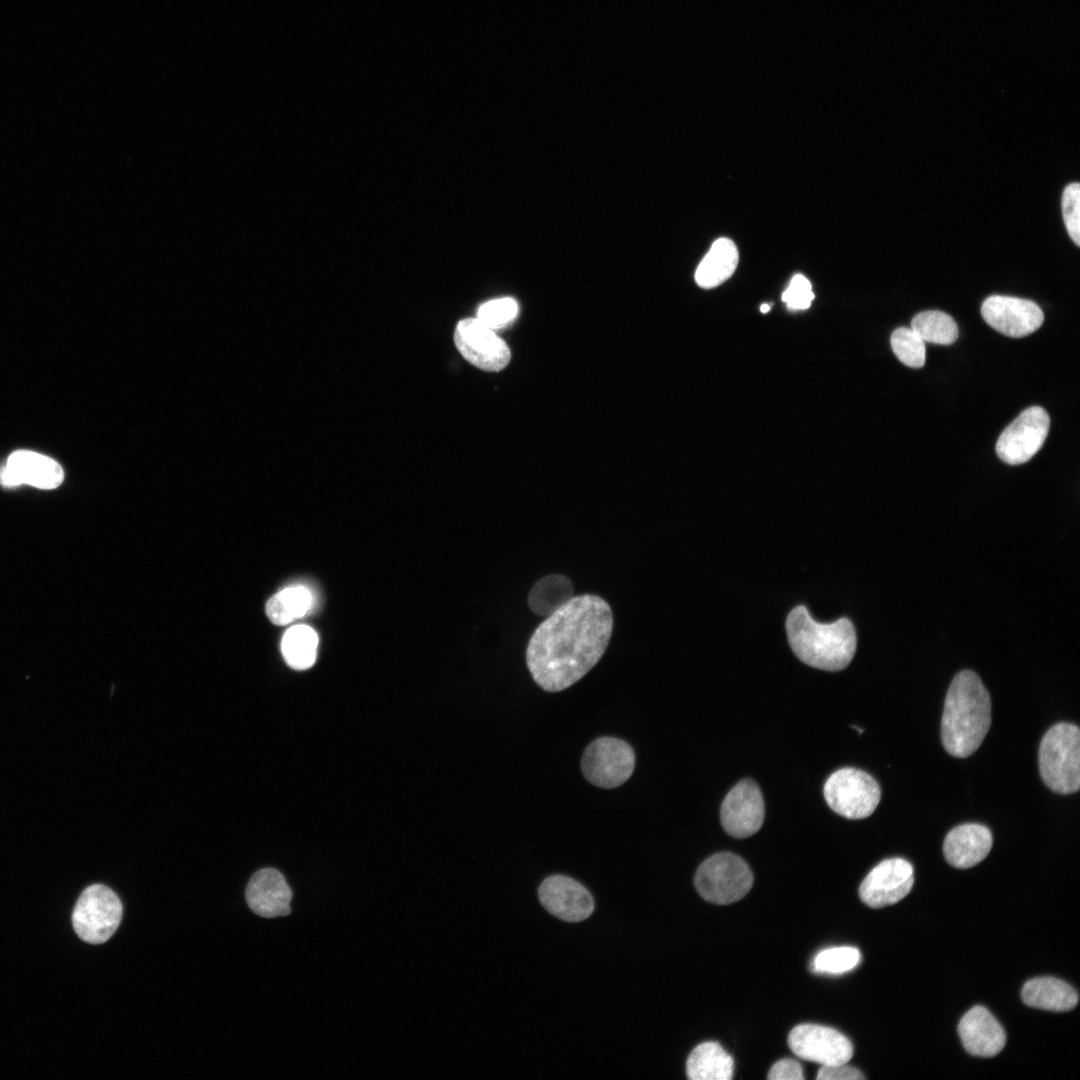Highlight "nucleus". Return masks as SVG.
<instances>
[{"label":"nucleus","mask_w":1080,"mask_h":1080,"mask_svg":"<svg viewBox=\"0 0 1080 1080\" xmlns=\"http://www.w3.org/2000/svg\"><path fill=\"white\" fill-rule=\"evenodd\" d=\"M612 629V610L603 598L573 596L530 637L526 662L533 680L548 692L572 686L601 659Z\"/></svg>","instance_id":"f257e3e1"},{"label":"nucleus","mask_w":1080,"mask_h":1080,"mask_svg":"<svg viewBox=\"0 0 1080 1080\" xmlns=\"http://www.w3.org/2000/svg\"><path fill=\"white\" fill-rule=\"evenodd\" d=\"M1063 221L1071 240L1080 245V184L1078 182L1068 184L1062 193L1061 200Z\"/></svg>","instance_id":"c756f323"},{"label":"nucleus","mask_w":1080,"mask_h":1080,"mask_svg":"<svg viewBox=\"0 0 1080 1080\" xmlns=\"http://www.w3.org/2000/svg\"><path fill=\"white\" fill-rule=\"evenodd\" d=\"M518 312V305L512 298L505 297L490 300L482 304L477 310V319L494 330L506 327L511 323Z\"/></svg>","instance_id":"c85d7f7f"},{"label":"nucleus","mask_w":1080,"mask_h":1080,"mask_svg":"<svg viewBox=\"0 0 1080 1080\" xmlns=\"http://www.w3.org/2000/svg\"><path fill=\"white\" fill-rule=\"evenodd\" d=\"M860 959V952L855 947H832L814 957L811 969L816 973L841 974L854 969Z\"/></svg>","instance_id":"cd10ccee"},{"label":"nucleus","mask_w":1080,"mask_h":1080,"mask_svg":"<svg viewBox=\"0 0 1080 1080\" xmlns=\"http://www.w3.org/2000/svg\"><path fill=\"white\" fill-rule=\"evenodd\" d=\"M786 631L794 654L817 669L842 670L849 665L856 651V632L847 618L819 623L805 606H798L786 619Z\"/></svg>","instance_id":"7ed1b4c3"},{"label":"nucleus","mask_w":1080,"mask_h":1080,"mask_svg":"<svg viewBox=\"0 0 1080 1080\" xmlns=\"http://www.w3.org/2000/svg\"><path fill=\"white\" fill-rule=\"evenodd\" d=\"M318 642V635L310 626H292L285 632L281 641L284 660L296 670L310 668L317 657Z\"/></svg>","instance_id":"393cba45"},{"label":"nucleus","mask_w":1080,"mask_h":1080,"mask_svg":"<svg viewBox=\"0 0 1080 1080\" xmlns=\"http://www.w3.org/2000/svg\"><path fill=\"white\" fill-rule=\"evenodd\" d=\"M818 1080H859L863 1074L856 1068L845 1064L821 1065L816 1076Z\"/></svg>","instance_id":"2f4dec72"},{"label":"nucleus","mask_w":1080,"mask_h":1080,"mask_svg":"<svg viewBox=\"0 0 1080 1080\" xmlns=\"http://www.w3.org/2000/svg\"><path fill=\"white\" fill-rule=\"evenodd\" d=\"M63 479V469L55 460L29 450L13 452L0 470V482L6 487L27 484L40 489H54Z\"/></svg>","instance_id":"dca6fc26"},{"label":"nucleus","mask_w":1080,"mask_h":1080,"mask_svg":"<svg viewBox=\"0 0 1080 1080\" xmlns=\"http://www.w3.org/2000/svg\"><path fill=\"white\" fill-rule=\"evenodd\" d=\"M914 883L913 867L903 858H889L877 864L859 887L861 900L871 908H882L903 899Z\"/></svg>","instance_id":"4468645a"},{"label":"nucleus","mask_w":1080,"mask_h":1080,"mask_svg":"<svg viewBox=\"0 0 1080 1080\" xmlns=\"http://www.w3.org/2000/svg\"><path fill=\"white\" fill-rule=\"evenodd\" d=\"M249 908L264 918L287 916L291 912L292 890L281 872L264 868L250 878L246 892Z\"/></svg>","instance_id":"f3484780"},{"label":"nucleus","mask_w":1080,"mask_h":1080,"mask_svg":"<svg viewBox=\"0 0 1080 1080\" xmlns=\"http://www.w3.org/2000/svg\"><path fill=\"white\" fill-rule=\"evenodd\" d=\"M1022 1001L1034 1008L1065 1012L1078 1003L1077 992L1066 982L1054 977H1038L1027 981L1021 990Z\"/></svg>","instance_id":"aec40b11"},{"label":"nucleus","mask_w":1080,"mask_h":1080,"mask_svg":"<svg viewBox=\"0 0 1080 1080\" xmlns=\"http://www.w3.org/2000/svg\"><path fill=\"white\" fill-rule=\"evenodd\" d=\"M767 1078L770 1080H803L804 1076L802 1067L797 1061L782 1059L771 1067Z\"/></svg>","instance_id":"473e14b6"},{"label":"nucleus","mask_w":1080,"mask_h":1080,"mask_svg":"<svg viewBox=\"0 0 1080 1080\" xmlns=\"http://www.w3.org/2000/svg\"><path fill=\"white\" fill-rule=\"evenodd\" d=\"M1039 771L1045 785L1059 794L1080 788V731L1071 723H1058L1043 736L1039 747Z\"/></svg>","instance_id":"20e7f679"},{"label":"nucleus","mask_w":1080,"mask_h":1080,"mask_svg":"<svg viewBox=\"0 0 1080 1080\" xmlns=\"http://www.w3.org/2000/svg\"><path fill=\"white\" fill-rule=\"evenodd\" d=\"M814 299V293L810 281L801 274H796L790 281L787 289L782 294V300L787 304L788 308L792 310H804L807 309L812 300Z\"/></svg>","instance_id":"7c9ffc66"},{"label":"nucleus","mask_w":1080,"mask_h":1080,"mask_svg":"<svg viewBox=\"0 0 1080 1080\" xmlns=\"http://www.w3.org/2000/svg\"><path fill=\"white\" fill-rule=\"evenodd\" d=\"M823 794L828 806L840 816L858 820L867 818L881 798L877 781L865 771L845 767L833 772L826 780Z\"/></svg>","instance_id":"423d86ee"},{"label":"nucleus","mask_w":1080,"mask_h":1080,"mask_svg":"<svg viewBox=\"0 0 1080 1080\" xmlns=\"http://www.w3.org/2000/svg\"><path fill=\"white\" fill-rule=\"evenodd\" d=\"M573 585L564 575L542 577L530 589L528 606L538 616H549L573 597Z\"/></svg>","instance_id":"5701e85b"},{"label":"nucleus","mask_w":1080,"mask_h":1080,"mask_svg":"<svg viewBox=\"0 0 1080 1080\" xmlns=\"http://www.w3.org/2000/svg\"><path fill=\"white\" fill-rule=\"evenodd\" d=\"M635 767L632 747L622 739L600 737L584 750L581 770L588 782L605 789L624 784Z\"/></svg>","instance_id":"6e6552de"},{"label":"nucleus","mask_w":1080,"mask_h":1080,"mask_svg":"<svg viewBox=\"0 0 1080 1080\" xmlns=\"http://www.w3.org/2000/svg\"><path fill=\"white\" fill-rule=\"evenodd\" d=\"M538 896L549 913L568 922L585 920L594 909L590 892L576 880L564 875L544 879L539 886Z\"/></svg>","instance_id":"2eb2a0df"},{"label":"nucleus","mask_w":1080,"mask_h":1080,"mask_svg":"<svg viewBox=\"0 0 1080 1080\" xmlns=\"http://www.w3.org/2000/svg\"><path fill=\"white\" fill-rule=\"evenodd\" d=\"M991 724V700L979 676L970 670L952 680L944 703L941 740L945 750L957 758L973 754Z\"/></svg>","instance_id":"f03ea898"},{"label":"nucleus","mask_w":1080,"mask_h":1080,"mask_svg":"<svg viewBox=\"0 0 1080 1080\" xmlns=\"http://www.w3.org/2000/svg\"><path fill=\"white\" fill-rule=\"evenodd\" d=\"M1049 427V415L1042 407L1025 409L999 436L997 456L1010 465L1026 463L1041 449Z\"/></svg>","instance_id":"1a4fd4ad"},{"label":"nucleus","mask_w":1080,"mask_h":1080,"mask_svg":"<svg viewBox=\"0 0 1080 1080\" xmlns=\"http://www.w3.org/2000/svg\"><path fill=\"white\" fill-rule=\"evenodd\" d=\"M911 328L924 342L933 344L950 345L958 338V326L954 319L938 310L916 314L911 321Z\"/></svg>","instance_id":"a878e982"},{"label":"nucleus","mask_w":1080,"mask_h":1080,"mask_svg":"<svg viewBox=\"0 0 1080 1080\" xmlns=\"http://www.w3.org/2000/svg\"><path fill=\"white\" fill-rule=\"evenodd\" d=\"M313 594L304 586L287 587L266 603V614L276 625H286L305 616L313 606Z\"/></svg>","instance_id":"b1692460"},{"label":"nucleus","mask_w":1080,"mask_h":1080,"mask_svg":"<svg viewBox=\"0 0 1080 1080\" xmlns=\"http://www.w3.org/2000/svg\"><path fill=\"white\" fill-rule=\"evenodd\" d=\"M454 343L469 363L484 371H501L511 359L510 349L504 340L477 318H466L458 322Z\"/></svg>","instance_id":"9d476101"},{"label":"nucleus","mask_w":1080,"mask_h":1080,"mask_svg":"<svg viewBox=\"0 0 1080 1080\" xmlns=\"http://www.w3.org/2000/svg\"><path fill=\"white\" fill-rule=\"evenodd\" d=\"M686 1073L691 1080H730L734 1061L719 1043L704 1042L690 1053Z\"/></svg>","instance_id":"412c9836"},{"label":"nucleus","mask_w":1080,"mask_h":1080,"mask_svg":"<svg viewBox=\"0 0 1080 1080\" xmlns=\"http://www.w3.org/2000/svg\"><path fill=\"white\" fill-rule=\"evenodd\" d=\"M760 309H761V312L766 313V312H768L770 310V306L768 304H762Z\"/></svg>","instance_id":"72a5a7b5"},{"label":"nucleus","mask_w":1080,"mask_h":1080,"mask_svg":"<svg viewBox=\"0 0 1080 1080\" xmlns=\"http://www.w3.org/2000/svg\"><path fill=\"white\" fill-rule=\"evenodd\" d=\"M739 260L738 249L728 238H719L701 260L695 280L702 288H714L734 273Z\"/></svg>","instance_id":"4be33fe9"},{"label":"nucleus","mask_w":1080,"mask_h":1080,"mask_svg":"<svg viewBox=\"0 0 1080 1080\" xmlns=\"http://www.w3.org/2000/svg\"><path fill=\"white\" fill-rule=\"evenodd\" d=\"M992 845L993 837L989 828L977 823H966L948 832L943 843V853L951 866L966 869L984 860Z\"/></svg>","instance_id":"6ab92c4d"},{"label":"nucleus","mask_w":1080,"mask_h":1080,"mask_svg":"<svg viewBox=\"0 0 1080 1080\" xmlns=\"http://www.w3.org/2000/svg\"><path fill=\"white\" fill-rule=\"evenodd\" d=\"M958 1034L965 1050L978 1057H993L1006 1043L1002 1026L983 1006H975L963 1015Z\"/></svg>","instance_id":"a211bd4d"},{"label":"nucleus","mask_w":1080,"mask_h":1080,"mask_svg":"<svg viewBox=\"0 0 1080 1080\" xmlns=\"http://www.w3.org/2000/svg\"><path fill=\"white\" fill-rule=\"evenodd\" d=\"M694 885L706 901L726 905L739 901L750 891L753 874L741 857L721 852L710 856L698 867Z\"/></svg>","instance_id":"39448f33"},{"label":"nucleus","mask_w":1080,"mask_h":1080,"mask_svg":"<svg viewBox=\"0 0 1080 1080\" xmlns=\"http://www.w3.org/2000/svg\"><path fill=\"white\" fill-rule=\"evenodd\" d=\"M764 816L765 805L761 790L751 779L737 783L727 793L720 808L723 829L735 838H746L758 832Z\"/></svg>","instance_id":"f8f14e48"},{"label":"nucleus","mask_w":1080,"mask_h":1080,"mask_svg":"<svg viewBox=\"0 0 1080 1080\" xmlns=\"http://www.w3.org/2000/svg\"><path fill=\"white\" fill-rule=\"evenodd\" d=\"M122 912L118 896L107 886L94 884L81 893L75 904L73 928L83 941L102 944L117 930Z\"/></svg>","instance_id":"0eeeda50"},{"label":"nucleus","mask_w":1080,"mask_h":1080,"mask_svg":"<svg viewBox=\"0 0 1080 1080\" xmlns=\"http://www.w3.org/2000/svg\"><path fill=\"white\" fill-rule=\"evenodd\" d=\"M891 348L896 357L906 366L921 368L925 364V342L912 329L899 327L890 338Z\"/></svg>","instance_id":"bb28decb"},{"label":"nucleus","mask_w":1080,"mask_h":1080,"mask_svg":"<svg viewBox=\"0 0 1080 1080\" xmlns=\"http://www.w3.org/2000/svg\"><path fill=\"white\" fill-rule=\"evenodd\" d=\"M985 322L1001 334L1020 338L1036 331L1043 323L1044 314L1032 300L1005 295H991L982 306Z\"/></svg>","instance_id":"ddd939ff"},{"label":"nucleus","mask_w":1080,"mask_h":1080,"mask_svg":"<svg viewBox=\"0 0 1080 1080\" xmlns=\"http://www.w3.org/2000/svg\"><path fill=\"white\" fill-rule=\"evenodd\" d=\"M791 1051L801 1059L821 1065L847 1064L853 1055L850 1040L834 1028L805 1023L788 1036Z\"/></svg>","instance_id":"9b49d317"}]
</instances>
